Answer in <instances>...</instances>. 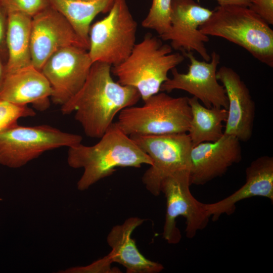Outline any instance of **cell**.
<instances>
[{
	"label": "cell",
	"mask_w": 273,
	"mask_h": 273,
	"mask_svg": "<svg viewBox=\"0 0 273 273\" xmlns=\"http://www.w3.org/2000/svg\"><path fill=\"white\" fill-rule=\"evenodd\" d=\"M111 68L105 63H93L81 89L61 106L63 114L75 112V120L90 138H101L113 123L116 114L134 106L141 99L136 88L113 80Z\"/></svg>",
	"instance_id": "1"
},
{
	"label": "cell",
	"mask_w": 273,
	"mask_h": 273,
	"mask_svg": "<svg viewBox=\"0 0 273 273\" xmlns=\"http://www.w3.org/2000/svg\"><path fill=\"white\" fill-rule=\"evenodd\" d=\"M100 139L93 146L80 143L68 148V165L84 169L77 183L79 191H85L111 175L116 167L140 168L143 164H152L149 155L123 132L116 122L113 123Z\"/></svg>",
	"instance_id": "2"
},
{
	"label": "cell",
	"mask_w": 273,
	"mask_h": 273,
	"mask_svg": "<svg viewBox=\"0 0 273 273\" xmlns=\"http://www.w3.org/2000/svg\"><path fill=\"white\" fill-rule=\"evenodd\" d=\"M172 52L170 45L148 33L123 62L112 66L111 73L120 84L136 88L145 101L160 92L169 71L184 61L183 54Z\"/></svg>",
	"instance_id": "3"
},
{
	"label": "cell",
	"mask_w": 273,
	"mask_h": 273,
	"mask_svg": "<svg viewBox=\"0 0 273 273\" xmlns=\"http://www.w3.org/2000/svg\"><path fill=\"white\" fill-rule=\"evenodd\" d=\"M199 29L205 35L221 37L244 48L262 63L273 67V30L248 7L218 6Z\"/></svg>",
	"instance_id": "4"
},
{
	"label": "cell",
	"mask_w": 273,
	"mask_h": 273,
	"mask_svg": "<svg viewBox=\"0 0 273 273\" xmlns=\"http://www.w3.org/2000/svg\"><path fill=\"white\" fill-rule=\"evenodd\" d=\"M118 114L117 124L128 135H161L188 132L192 114L189 98H174L159 92Z\"/></svg>",
	"instance_id": "5"
},
{
	"label": "cell",
	"mask_w": 273,
	"mask_h": 273,
	"mask_svg": "<svg viewBox=\"0 0 273 273\" xmlns=\"http://www.w3.org/2000/svg\"><path fill=\"white\" fill-rule=\"evenodd\" d=\"M82 136L48 125L24 126L17 123L0 131V165L21 167L46 151L77 145Z\"/></svg>",
	"instance_id": "6"
},
{
	"label": "cell",
	"mask_w": 273,
	"mask_h": 273,
	"mask_svg": "<svg viewBox=\"0 0 273 273\" xmlns=\"http://www.w3.org/2000/svg\"><path fill=\"white\" fill-rule=\"evenodd\" d=\"M138 23L125 0H115L108 15L90 26L88 53L93 63L117 65L135 44Z\"/></svg>",
	"instance_id": "7"
},
{
	"label": "cell",
	"mask_w": 273,
	"mask_h": 273,
	"mask_svg": "<svg viewBox=\"0 0 273 273\" xmlns=\"http://www.w3.org/2000/svg\"><path fill=\"white\" fill-rule=\"evenodd\" d=\"M129 136L152 159V164L144 173L142 181L152 195L160 194L161 184L166 177L178 170L190 169L193 146L187 132Z\"/></svg>",
	"instance_id": "8"
},
{
	"label": "cell",
	"mask_w": 273,
	"mask_h": 273,
	"mask_svg": "<svg viewBox=\"0 0 273 273\" xmlns=\"http://www.w3.org/2000/svg\"><path fill=\"white\" fill-rule=\"evenodd\" d=\"M189 169L176 171L166 177L161 182V192L166 199V212L163 237L170 244L177 243L181 238L176 227V218L186 219L185 232L188 238H193L198 231L207 225L209 217L204 208V203L196 200L190 190Z\"/></svg>",
	"instance_id": "9"
},
{
	"label": "cell",
	"mask_w": 273,
	"mask_h": 273,
	"mask_svg": "<svg viewBox=\"0 0 273 273\" xmlns=\"http://www.w3.org/2000/svg\"><path fill=\"white\" fill-rule=\"evenodd\" d=\"M190 64L187 73L179 72L175 68L171 71L172 77L164 82L160 92L167 93L180 89L192 95L207 108L212 107L228 109V100L225 89L216 77L220 55L213 51L209 61H199L189 52L183 55Z\"/></svg>",
	"instance_id": "10"
},
{
	"label": "cell",
	"mask_w": 273,
	"mask_h": 273,
	"mask_svg": "<svg viewBox=\"0 0 273 273\" xmlns=\"http://www.w3.org/2000/svg\"><path fill=\"white\" fill-rule=\"evenodd\" d=\"M92 64L88 50L77 47L62 49L48 58L40 71L51 86L54 104L62 106L78 92Z\"/></svg>",
	"instance_id": "11"
},
{
	"label": "cell",
	"mask_w": 273,
	"mask_h": 273,
	"mask_svg": "<svg viewBox=\"0 0 273 273\" xmlns=\"http://www.w3.org/2000/svg\"><path fill=\"white\" fill-rule=\"evenodd\" d=\"M69 47L88 50L65 18L51 6L32 17L30 49L32 65L40 70L48 58Z\"/></svg>",
	"instance_id": "12"
},
{
	"label": "cell",
	"mask_w": 273,
	"mask_h": 273,
	"mask_svg": "<svg viewBox=\"0 0 273 273\" xmlns=\"http://www.w3.org/2000/svg\"><path fill=\"white\" fill-rule=\"evenodd\" d=\"M212 13L213 11L194 0H172L170 29L159 37L170 41L171 48L181 51L183 55L196 51L204 61L208 62L211 56L205 43L209 41V38L202 33L199 28Z\"/></svg>",
	"instance_id": "13"
},
{
	"label": "cell",
	"mask_w": 273,
	"mask_h": 273,
	"mask_svg": "<svg viewBox=\"0 0 273 273\" xmlns=\"http://www.w3.org/2000/svg\"><path fill=\"white\" fill-rule=\"evenodd\" d=\"M242 159L240 141L225 134L212 142H204L192 147L190 153L191 185H203L222 176Z\"/></svg>",
	"instance_id": "14"
},
{
	"label": "cell",
	"mask_w": 273,
	"mask_h": 273,
	"mask_svg": "<svg viewBox=\"0 0 273 273\" xmlns=\"http://www.w3.org/2000/svg\"><path fill=\"white\" fill-rule=\"evenodd\" d=\"M216 77L223 85L228 100L223 133L233 135L240 141L247 142L252 135L255 115V104L249 90L240 76L231 67H220Z\"/></svg>",
	"instance_id": "15"
},
{
	"label": "cell",
	"mask_w": 273,
	"mask_h": 273,
	"mask_svg": "<svg viewBox=\"0 0 273 273\" xmlns=\"http://www.w3.org/2000/svg\"><path fill=\"white\" fill-rule=\"evenodd\" d=\"M245 183L235 193L217 202L205 204L207 215L213 221L222 214H232L237 203L260 196L273 201V158L262 156L253 161L246 169Z\"/></svg>",
	"instance_id": "16"
},
{
	"label": "cell",
	"mask_w": 273,
	"mask_h": 273,
	"mask_svg": "<svg viewBox=\"0 0 273 273\" xmlns=\"http://www.w3.org/2000/svg\"><path fill=\"white\" fill-rule=\"evenodd\" d=\"M51 86L41 72L32 65L7 73L0 90V99L18 106L32 104L44 111L50 106Z\"/></svg>",
	"instance_id": "17"
},
{
	"label": "cell",
	"mask_w": 273,
	"mask_h": 273,
	"mask_svg": "<svg viewBox=\"0 0 273 273\" xmlns=\"http://www.w3.org/2000/svg\"><path fill=\"white\" fill-rule=\"evenodd\" d=\"M144 221L138 217L128 218L114 226L107 236V243L111 248L108 255L112 263L122 265L127 273H158L164 269L161 264L144 257L131 238L133 231Z\"/></svg>",
	"instance_id": "18"
},
{
	"label": "cell",
	"mask_w": 273,
	"mask_h": 273,
	"mask_svg": "<svg viewBox=\"0 0 273 273\" xmlns=\"http://www.w3.org/2000/svg\"><path fill=\"white\" fill-rule=\"evenodd\" d=\"M32 17L19 12H8L6 35V72L32 65L30 38Z\"/></svg>",
	"instance_id": "19"
},
{
	"label": "cell",
	"mask_w": 273,
	"mask_h": 273,
	"mask_svg": "<svg viewBox=\"0 0 273 273\" xmlns=\"http://www.w3.org/2000/svg\"><path fill=\"white\" fill-rule=\"evenodd\" d=\"M115 0H49L89 48L91 23L100 13H108Z\"/></svg>",
	"instance_id": "20"
},
{
	"label": "cell",
	"mask_w": 273,
	"mask_h": 273,
	"mask_svg": "<svg viewBox=\"0 0 273 273\" xmlns=\"http://www.w3.org/2000/svg\"><path fill=\"white\" fill-rule=\"evenodd\" d=\"M191 119L187 132L192 146L204 142H212L223 134L222 122L228 116L227 109L201 105L195 97L189 98Z\"/></svg>",
	"instance_id": "21"
},
{
	"label": "cell",
	"mask_w": 273,
	"mask_h": 273,
	"mask_svg": "<svg viewBox=\"0 0 273 273\" xmlns=\"http://www.w3.org/2000/svg\"><path fill=\"white\" fill-rule=\"evenodd\" d=\"M172 0H152L149 11L142 22L144 28L155 30L160 36L170 27Z\"/></svg>",
	"instance_id": "22"
},
{
	"label": "cell",
	"mask_w": 273,
	"mask_h": 273,
	"mask_svg": "<svg viewBox=\"0 0 273 273\" xmlns=\"http://www.w3.org/2000/svg\"><path fill=\"white\" fill-rule=\"evenodd\" d=\"M35 115V111L27 106H18L0 99V131L17 123L21 118Z\"/></svg>",
	"instance_id": "23"
},
{
	"label": "cell",
	"mask_w": 273,
	"mask_h": 273,
	"mask_svg": "<svg viewBox=\"0 0 273 273\" xmlns=\"http://www.w3.org/2000/svg\"><path fill=\"white\" fill-rule=\"evenodd\" d=\"M8 12H19L33 17L50 6L49 0H0Z\"/></svg>",
	"instance_id": "24"
},
{
	"label": "cell",
	"mask_w": 273,
	"mask_h": 273,
	"mask_svg": "<svg viewBox=\"0 0 273 273\" xmlns=\"http://www.w3.org/2000/svg\"><path fill=\"white\" fill-rule=\"evenodd\" d=\"M112 260L107 255L103 258L98 259L92 263L85 266L73 267L67 269L63 272L69 273H118L119 269L112 268Z\"/></svg>",
	"instance_id": "25"
},
{
	"label": "cell",
	"mask_w": 273,
	"mask_h": 273,
	"mask_svg": "<svg viewBox=\"0 0 273 273\" xmlns=\"http://www.w3.org/2000/svg\"><path fill=\"white\" fill-rule=\"evenodd\" d=\"M248 8L269 25L273 24V0H251Z\"/></svg>",
	"instance_id": "26"
},
{
	"label": "cell",
	"mask_w": 273,
	"mask_h": 273,
	"mask_svg": "<svg viewBox=\"0 0 273 273\" xmlns=\"http://www.w3.org/2000/svg\"><path fill=\"white\" fill-rule=\"evenodd\" d=\"M8 23V11L0 1V56L7 61L6 35Z\"/></svg>",
	"instance_id": "27"
},
{
	"label": "cell",
	"mask_w": 273,
	"mask_h": 273,
	"mask_svg": "<svg viewBox=\"0 0 273 273\" xmlns=\"http://www.w3.org/2000/svg\"><path fill=\"white\" fill-rule=\"evenodd\" d=\"M219 6H237L249 7L251 0H216Z\"/></svg>",
	"instance_id": "28"
},
{
	"label": "cell",
	"mask_w": 273,
	"mask_h": 273,
	"mask_svg": "<svg viewBox=\"0 0 273 273\" xmlns=\"http://www.w3.org/2000/svg\"><path fill=\"white\" fill-rule=\"evenodd\" d=\"M7 61L0 56V90L4 82L6 72Z\"/></svg>",
	"instance_id": "29"
}]
</instances>
